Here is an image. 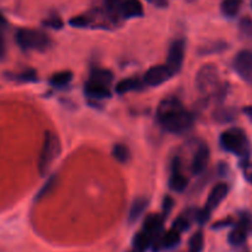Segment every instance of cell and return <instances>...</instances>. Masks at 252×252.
<instances>
[{
    "mask_svg": "<svg viewBox=\"0 0 252 252\" xmlns=\"http://www.w3.org/2000/svg\"><path fill=\"white\" fill-rule=\"evenodd\" d=\"M157 115L162 128L170 133H184L193 125L191 112H189L184 103L174 96L164 98L160 102Z\"/></svg>",
    "mask_w": 252,
    "mask_h": 252,
    "instance_id": "6da1fadb",
    "label": "cell"
},
{
    "mask_svg": "<svg viewBox=\"0 0 252 252\" xmlns=\"http://www.w3.org/2000/svg\"><path fill=\"white\" fill-rule=\"evenodd\" d=\"M196 86L202 94H213L217 100H223L228 91V84L221 83L219 71L214 64H206L198 70L196 76Z\"/></svg>",
    "mask_w": 252,
    "mask_h": 252,
    "instance_id": "7a4b0ae2",
    "label": "cell"
},
{
    "mask_svg": "<svg viewBox=\"0 0 252 252\" xmlns=\"http://www.w3.org/2000/svg\"><path fill=\"white\" fill-rule=\"evenodd\" d=\"M15 39L24 51L44 52L52 46L51 37L42 30L19 29L15 33Z\"/></svg>",
    "mask_w": 252,
    "mask_h": 252,
    "instance_id": "3957f363",
    "label": "cell"
},
{
    "mask_svg": "<svg viewBox=\"0 0 252 252\" xmlns=\"http://www.w3.org/2000/svg\"><path fill=\"white\" fill-rule=\"evenodd\" d=\"M220 145L226 152L238 157H249L251 153V144L248 135L240 128H229L220 135Z\"/></svg>",
    "mask_w": 252,
    "mask_h": 252,
    "instance_id": "277c9868",
    "label": "cell"
},
{
    "mask_svg": "<svg viewBox=\"0 0 252 252\" xmlns=\"http://www.w3.org/2000/svg\"><path fill=\"white\" fill-rule=\"evenodd\" d=\"M61 150L62 145L58 135L52 132H47L46 135H44L43 144H42V149L38 158L39 174L44 175L48 171L54 160L61 154Z\"/></svg>",
    "mask_w": 252,
    "mask_h": 252,
    "instance_id": "5b68a950",
    "label": "cell"
},
{
    "mask_svg": "<svg viewBox=\"0 0 252 252\" xmlns=\"http://www.w3.org/2000/svg\"><path fill=\"white\" fill-rule=\"evenodd\" d=\"M229 193V186L224 182H220V184L216 185V186L212 189L211 193H209L208 199H207V203L204 206V208L202 209L201 212H198V218L199 223L204 224L212 216V212L219 206V204L223 202V199L228 196Z\"/></svg>",
    "mask_w": 252,
    "mask_h": 252,
    "instance_id": "8992f818",
    "label": "cell"
},
{
    "mask_svg": "<svg viewBox=\"0 0 252 252\" xmlns=\"http://www.w3.org/2000/svg\"><path fill=\"white\" fill-rule=\"evenodd\" d=\"M233 66L244 81L252 84V51L244 49L239 52L234 58Z\"/></svg>",
    "mask_w": 252,
    "mask_h": 252,
    "instance_id": "52a82bcc",
    "label": "cell"
},
{
    "mask_svg": "<svg viewBox=\"0 0 252 252\" xmlns=\"http://www.w3.org/2000/svg\"><path fill=\"white\" fill-rule=\"evenodd\" d=\"M185 59V42L184 39H176L170 46L167 52V62L166 65L169 66L172 74H176L181 70L182 64Z\"/></svg>",
    "mask_w": 252,
    "mask_h": 252,
    "instance_id": "ba28073f",
    "label": "cell"
},
{
    "mask_svg": "<svg viewBox=\"0 0 252 252\" xmlns=\"http://www.w3.org/2000/svg\"><path fill=\"white\" fill-rule=\"evenodd\" d=\"M172 75L174 74H172V71L170 70L166 64L165 65H155L148 69L147 73L144 74L143 81L148 86H159L164 84L165 81L169 80Z\"/></svg>",
    "mask_w": 252,
    "mask_h": 252,
    "instance_id": "9c48e42d",
    "label": "cell"
},
{
    "mask_svg": "<svg viewBox=\"0 0 252 252\" xmlns=\"http://www.w3.org/2000/svg\"><path fill=\"white\" fill-rule=\"evenodd\" d=\"M170 189L175 192H182L187 187V177L185 176L181 170V160L179 158L172 162L171 176L169 180Z\"/></svg>",
    "mask_w": 252,
    "mask_h": 252,
    "instance_id": "30bf717a",
    "label": "cell"
},
{
    "mask_svg": "<svg viewBox=\"0 0 252 252\" xmlns=\"http://www.w3.org/2000/svg\"><path fill=\"white\" fill-rule=\"evenodd\" d=\"M209 155H211V153H209L208 145L204 144V143L199 144V147L197 148L196 152H194L191 165L192 172H193L194 175L202 174V172L206 170L209 161Z\"/></svg>",
    "mask_w": 252,
    "mask_h": 252,
    "instance_id": "8fae6325",
    "label": "cell"
},
{
    "mask_svg": "<svg viewBox=\"0 0 252 252\" xmlns=\"http://www.w3.org/2000/svg\"><path fill=\"white\" fill-rule=\"evenodd\" d=\"M120 14L125 19L143 16L144 10L139 0H122L120 5Z\"/></svg>",
    "mask_w": 252,
    "mask_h": 252,
    "instance_id": "7c38bea8",
    "label": "cell"
},
{
    "mask_svg": "<svg viewBox=\"0 0 252 252\" xmlns=\"http://www.w3.org/2000/svg\"><path fill=\"white\" fill-rule=\"evenodd\" d=\"M85 94L89 97L94 98H106L111 96L110 86L98 83V81H94L91 79H89L88 83L85 84Z\"/></svg>",
    "mask_w": 252,
    "mask_h": 252,
    "instance_id": "4fadbf2b",
    "label": "cell"
},
{
    "mask_svg": "<svg viewBox=\"0 0 252 252\" xmlns=\"http://www.w3.org/2000/svg\"><path fill=\"white\" fill-rule=\"evenodd\" d=\"M248 233H249V225L248 221H241L235 229L230 231L228 236V240L230 243V245L233 246H240L248 239Z\"/></svg>",
    "mask_w": 252,
    "mask_h": 252,
    "instance_id": "5bb4252c",
    "label": "cell"
},
{
    "mask_svg": "<svg viewBox=\"0 0 252 252\" xmlns=\"http://www.w3.org/2000/svg\"><path fill=\"white\" fill-rule=\"evenodd\" d=\"M144 85H145L144 81L139 80V79L137 78L123 79V80H121L120 83L116 85V91H117V94L122 95V94L130 93V91L140 90Z\"/></svg>",
    "mask_w": 252,
    "mask_h": 252,
    "instance_id": "9a60e30c",
    "label": "cell"
},
{
    "mask_svg": "<svg viewBox=\"0 0 252 252\" xmlns=\"http://www.w3.org/2000/svg\"><path fill=\"white\" fill-rule=\"evenodd\" d=\"M148 207V199L145 198H137L133 202L132 207L129 209V214H128V220L129 223L138 220V219L142 217V214L144 213L145 209Z\"/></svg>",
    "mask_w": 252,
    "mask_h": 252,
    "instance_id": "2e32d148",
    "label": "cell"
},
{
    "mask_svg": "<svg viewBox=\"0 0 252 252\" xmlns=\"http://www.w3.org/2000/svg\"><path fill=\"white\" fill-rule=\"evenodd\" d=\"M181 240V233L175 228L170 229L161 236V249H172L179 245Z\"/></svg>",
    "mask_w": 252,
    "mask_h": 252,
    "instance_id": "e0dca14e",
    "label": "cell"
},
{
    "mask_svg": "<svg viewBox=\"0 0 252 252\" xmlns=\"http://www.w3.org/2000/svg\"><path fill=\"white\" fill-rule=\"evenodd\" d=\"M243 0H223L221 1V12L226 17H234L240 11Z\"/></svg>",
    "mask_w": 252,
    "mask_h": 252,
    "instance_id": "ac0fdd59",
    "label": "cell"
},
{
    "mask_svg": "<svg viewBox=\"0 0 252 252\" xmlns=\"http://www.w3.org/2000/svg\"><path fill=\"white\" fill-rule=\"evenodd\" d=\"M133 245H134L135 251L144 252L145 250L149 249L150 245H152V236H150L148 233H145L144 230L139 231V233L134 236Z\"/></svg>",
    "mask_w": 252,
    "mask_h": 252,
    "instance_id": "d6986e66",
    "label": "cell"
},
{
    "mask_svg": "<svg viewBox=\"0 0 252 252\" xmlns=\"http://www.w3.org/2000/svg\"><path fill=\"white\" fill-rule=\"evenodd\" d=\"M6 78L10 80L19 81V83H31L37 79V74L33 69H26L21 73H7Z\"/></svg>",
    "mask_w": 252,
    "mask_h": 252,
    "instance_id": "ffe728a7",
    "label": "cell"
},
{
    "mask_svg": "<svg viewBox=\"0 0 252 252\" xmlns=\"http://www.w3.org/2000/svg\"><path fill=\"white\" fill-rule=\"evenodd\" d=\"M71 79H73V73L69 70H63L53 74L51 79H49V83L53 86H56V88H61V86L68 85L71 81Z\"/></svg>",
    "mask_w": 252,
    "mask_h": 252,
    "instance_id": "44dd1931",
    "label": "cell"
},
{
    "mask_svg": "<svg viewBox=\"0 0 252 252\" xmlns=\"http://www.w3.org/2000/svg\"><path fill=\"white\" fill-rule=\"evenodd\" d=\"M90 79L94 81H98V83H102L105 84V85H108L110 86V84L112 83L113 80V74L111 73L110 70H107V69H95V70H93V73H91L90 75Z\"/></svg>",
    "mask_w": 252,
    "mask_h": 252,
    "instance_id": "7402d4cb",
    "label": "cell"
},
{
    "mask_svg": "<svg viewBox=\"0 0 252 252\" xmlns=\"http://www.w3.org/2000/svg\"><path fill=\"white\" fill-rule=\"evenodd\" d=\"M239 32L241 38L245 41H252V19L250 16L241 17L239 22Z\"/></svg>",
    "mask_w": 252,
    "mask_h": 252,
    "instance_id": "603a6c76",
    "label": "cell"
},
{
    "mask_svg": "<svg viewBox=\"0 0 252 252\" xmlns=\"http://www.w3.org/2000/svg\"><path fill=\"white\" fill-rule=\"evenodd\" d=\"M112 157L115 158L118 162H121V164H126V162H128V160H129L130 152L129 149H128L127 145L121 144L120 143V144H116L115 147H113Z\"/></svg>",
    "mask_w": 252,
    "mask_h": 252,
    "instance_id": "cb8c5ba5",
    "label": "cell"
},
{
    "mask_svg": "<svg viewBox=\"0 0 252 252\" xmlns=\"http://www.w3.org/2000/svg\"><path fill=\"white\" fill-rule=\"evenodd\" d=\"M214 118H216L218 122L221 123H228L231 122L236 118V111L234 108H219L217 110V112L214 113Z\"/></svg>",
    "mask_w": 252,
    "mask_h": 252,
    "instance_id": "d4e9b609",
    "label": "cell"
},
{
    "mask_svg": "<svg viewBox=\"0 0 252 252\" xmlns=\"http://www.w3.org/2000/svg\"><path fill=\"white\" fill-rule=\"evenodd\" d=\"M228 48V44L225 42L217 41L212 42V43L206 44V46H202L199 49V54H213V53H220V52L225 51Z\"/></svg>",
    "mask_w": 252,
    "mask_h": 252,
    "instance_id": "484cf974",
    "label": "cell"
},
{
    "mask_svg": "<svg viewBox=\"0 0 252 252\" xmlns=\"http://www.w3.org/2000/svg\"><path fill=\"white\" fill-rule=\"evenodd\" d=\"M204 246V236L202 231H197L189 243V252H202Z\"/></svg>",
    "mask_w": 252,
    "mask_h": 252,
    "instance_id": "4316f807",
    "label": "cell"
},
{
    "mask_svg": "<svg viewBox=\"0 0 252 252\" xmlns=\"http://www.w3.org/2000/svg\"><path fill=\"white\" fill-rule=\"evenodd\" d=\"M189 226H191V218H189V213H184L174 221V228L176 229V230H179L180 233L187 230Z\"/></svg>",
    "mask_w": 252,
    "mask_h": 252,
    "instance_id": "83f0119b",
    "label": "cell"
},
{
    "mask_svg": "<svg viewBox=\"0 0 252 252\" xmlns=\"http://www.w3.org/2000/svg\"><path fill=\"white\" fill-rule=\"evenodd\" d=\"M90 22H91L90 17L83 15V16L71 17L70 21H69V24H70L73 27H86L90 25Z\"/></svg>",
    "mask_w": 252,
    "mask_h": 252,
    "instance_id": "f1b7e54d",
    "label": "cell"
},
{
    "mask_svg": "<svg viewBox=\"0 0 252 252\" xmlns=\"http://www.w3.org/2000/svg\"><path fill=\"white\" fill-rule=\"evenodd\" d=\"M43 25L44 26H48L51 27V29H62L63 27V21H62V19L59 16H57V15H53V16L48 17L47 20H44L43 21Z\"/></svg>",
    "mask_w": 252,
    "mask_h": 252,
    "instance_id": "f546056e",
    "label": "cell"
},
{
    "mask_svg": "<svg viewBox=\"0 0 252 252\" xmlns=\"http://www.w3.org/2000/svg\"><path fill=\"white\" fill-rule=\"evenodd\" d=\"M241 170L245 176V179L252 185V162L251 161H244L241 162Z\"/></svg>",
    "mask_w": 252,
    "mask_h": 252,
    "instance_id": "4dcf8cb0",
    "label": "cell"
},
{
    "mask_svg": "<svg viewBox=\"0 0 252 252\" xmlns=\"http://www.w3.org/2000/svg\"><path fill=\"white\" fill-rule=\"evenodd\" d=\"M54 185H56V179H54V177H51V179L48 180V182H47V184H46V186H44L43 189H42L41 191H39V193H38V196H37V198L39 199V198H42V197L46 196L47 193H49V191H51V189H53Z\"/></svg>",
    "mask_w": 252,
    "mask_h": 252,
    "instance_id": "1f68e13d",
    "label": "cell"
},
{
    "mask_svg": "<svg viewBox=\"0 0 252 252\" xmlns=\"http://www.w3.org/2000/svg\"><path fill=\"white\" fill-rule=\"evenodd\" d=\"M172 207H174V199H172L171 197H165L164 206H162V208H164V218L166 216H169V213L171 212Z\"/></svg>",
    "mask_w": 252,
    "mask_h": 252,
    "instance_id": "d6a6232c",
    "label": "cell"
},
{
    "mask_svg": "<svg viewBox=\"0 0 252 252\" xmlns=\"http://www.w3.org/2000/svg\"><path fill=\"white\" fill-rule=\"evenodd\" d=\"M5 56H6V43L2 34V27H0V61H2Z\"/></svg>",
    "mask_w": 252,
    "mask_h": 252,
    "instance_id": "836d02e7",
    "label": "cell"
},
{
    "mask_svg": "<svg viewBox=\"0 0 252 252\" xmlns=\"http://www.w3.org/2000/svg\"><path fill=\"white\" fill-rule=\"evenodd\" d=\"M231 224H233V220H231V219H226V220L218 221V223L214 225V228H221V226H228V225H231Z\"/></svg>",
    "mask_w": 252,
    "mask_h": 252,
    "instance_id": "e575fe53",
    "label": "cell"
},
{
    "mask_svg": "<svg viewBox=\"0 0 252 252\" xmlns=\"http://www.w3.org/2000/svg\"><path fill=\"white\" fill-rule=\"evenodd\" d=\"M244 112H245V115L252 121V106H248V107L244 108Z\"/></svg>",
    "mask_w": 252,
    "mask_h": 252,
    "instance_id": "d590c367",
    "label": "cell"
},
{
    "mask_svg": "<svg viewBox=\"0 0 252 252\" xmlns=\"http://www.w3.org/2000/svg\"><path fill=\"white\" fill-rule=\"evenodd\" d=\"M130 252H138V251H135V250H134V251H130Z\"/></svg>",
    "mask_w": 252,
    "mask_h": 252,
    "instance_id": "8d00e7d4",
    "label": "cell"
},
{
    "mask_svg": "<svg viewBox=\"0 0 252 252\" xmlns=\"http://www.w3.org/2000/svg\"><path fill=\"white\" fill-rule=\"evenodd\" d=\"M187 1H192V0H187Z\"/></svg>",
    "mask_w": 252,
    "mask_h": 252,
    "instance_id": "74e56055",
    "label": "cell"
},
{
    "mask_svg": "<svg viewBox=\"0 0 252 252\" xmlns=\"http://www.w3.org/2000/svg\"><path fill=\"white\" fill-rule=\"evenodd\" d=\"M251 6H252V0H251Z\"/></svg>",
    "mask_w": 252,
    "mask_h": 252,
    "instance_id": "f35d334b",
    "label": "cell"
},
{
    "mask_svg": "<svg viewBox=\"0 0 252 252\" xmlns=\"http://www.w3.org/2000/svg\"><path fill=\"white\" fill-rule=\"evenodd\" d=\"M149 1H152V0H149Z\"/></svg>",
    "mask_w": 252,
    "mask_h": 252,
    "instance_id": "ab89813d",
    "label": "cell"
}]
</instances>
